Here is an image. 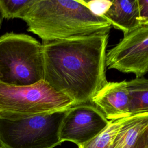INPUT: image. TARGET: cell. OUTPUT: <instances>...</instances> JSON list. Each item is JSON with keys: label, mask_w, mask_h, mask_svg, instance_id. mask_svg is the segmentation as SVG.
I'll list each match as a JSON object with an SVG mask.
<instances>
[{"label": "cell", "mask_w": 148, "mask_h": 148, "mask_svg": "<svg viewBox=\"0 0 148 148\" xmlns=\"http://www.w3.org/2000/svg\"><path fill=\"white\" fill-rule=\"evenodd\" d=\"M109 31L43 42V80L69 97L75 105L92 103L108 82L106 48Z\"/></svg>", "instance_id": "obj_1"}, {"label": "cell", "mask_w": 148, "mask_h": 148, "mask_svg": "<svg viewBox=\"0 0 148 148\" xmlns=\"http://www.w3.org/2000/svg\"><path fill=\"white\" fill-rule=\"evenodd\" d=\"M83 0H35L23 18L28 30L43 42L110 31L105 17L92 13Z\"/></svg>", "instance_id": "obj_2"}, {"label": "cell", "mask_w": 148, "mask_h": 148, "mask_svg": "<svg viewBox=\"0 0 148 148\" xmlns=\"http://www.w3.org/2000/svg\"><path fill=\"white\" fill-rule=\"evenodd\" d=\"M42 44L25 34L7 33L0 37V83L25 86L43 80Z\"/></svg>", "instance_id": "obj_3"}, {"label": "cell", "mask_w": 148, "mask_h": 148, "mask_svg": "<svg viewBox=\"0 0 148 148\" xmlns=\"http://www.w3.org/2000/svg\"><path fill=\"white\" fill-rule=\"evenodd\" d=\"M67 110L27 117H0V146L54 148L60 145V128Z\"/></svg>", "instance_id": "obj_4"}, {"label": "cell", "mask_w": 148, "mask_h": 148, "mask_svg": "<svg viewBox=\"0 0 148 148\" xmlns=\"http://www.w3.org/2000/svg\"><path fill=\"white\" fill-rule=\"evenodd\" d=\"M73 102L45 80L25 86L0 83V117L31 116L67 110Z\"/></svg>", "instance_id": "obj_5"}, {"label": "cell", "mask_w": 148, "mask_h": 148, "mask_svg": "<svg viewBox=\"0 0 148 148\" xmlns=\"http://www.w3.org/2000/svg\"><path fill=\"white\" fill-rule=\"evenodd\" d=\"M106 65L109 69L133 73L136 77L148 73V24L124 35L106 52Z\"/></svg>", "instance_id": "obj_6"}, {"label": "cell", "mask_w": 148, "mask_h": 148, "mask_svg": "<svg viewBox=\"0 0 148 148\" xmlns=\"http://www.w3.org/2000/svg\"><path fill=\"white\" fill-rule=\"evenodd\" d=\"M109 123L92 103L74 105L67 110L63 119L60 140L62 142L68 141L81 146L99 134Z\"/></svg>", "instance_id": "obj_7"}, {"label": "cell", "mask_w": 148, "mask_h": 148, "mask_svg": "<svg viewBox=\"0 0 148 148\" xmlns=\"http://www.w3.org/2000/svg\"><path fill=\"white\" fill-rule=\"evenodd\" d=\"M92 103L109 121L131 116L127 81L108 82L94 96Z\"/></svg>", "instance_id": "obj_8"}, {"label": "cell", "mask_w": 148, "mask_h": 148, "mask_svg": "<svg viewBox=\"0 0 148 148\" xmlns=\"http://www.w3.org/2000/svg\"><path fill=\"white\" fill-rule=\"evenodd\" d=\"M115 28L127 34L140 26L138 0H114L104 15Z\"/></svg>", "instance_id": "obj_9"}, {"label": "cell", "mask_w": 148, "mask_h": 148, "mask_svg": "<svg viewBox=\"0 0 148 148\" xmlns=\"http://www.w3.org/2000/svg\"><path fill=\"white\" fill-rule=\"evenodd\" d=\"M148 126V113L124 119L112 143L114 148H131Z\"/></svg>", "instance_id": "obj_10"}, {"label": "cell", "mask_w": 148, "mask_h": 148, "mask_svg": "<svg viewBox=\"0 0 148 148\" xmlns=\"http://www.w3.org/2000/svg\"><path fill=\"white\" fill-rule=\"evenodd\" d=\"M131 116L148 113V78L135 77L127 81Z\"/></svg>", "instance_id": "obj_11"}, {"label": "cell", "mask_w": 148, "mask_h": 148, "mask_svg": "<svg viewBox=\"0 0 148 148\" xmlns=\"http://www.w3.org/2000/svg\"><path fill=\"white\" fill-rule=\"evenodd\" d=\"M124 119L110 121L108 126L99 134L88 142L78 146L79 148H109Z\"/></svg>", "instance_id": "obj_12"}, {"label": "cell", "mask_w": 148, "mask_h": 148, "mask_svg": "<svg viewBox=\"0 0 148 148\" xmlns=\"http://www.w3.org/2000/svg\"><path fill=\"white\" fill-rule=\"evenodd\" d=\"M35 0H0V14L2 18L23 19L30 6Z\"/></svg>", "instance_id": "obj_13"}, {"label": "cell", "mask_w": 148, "mask_h": 148, "mask_svg": "<svg viewBox=\"0 0 148 148\" xmlns=\"http://www.w3.org/2000/svg\"><path fill=\"white\" fill-rule=\"evenodd\" d=\"M112 1L109 0H92L86 1V6L89 10L99 17H103L110 8Z\"/></svg>", "instance_id": "obj_14"}, {"label": "cell", "mask_w": 148, "mask_h": 148, "mask_svg": "<svg viewBox=\"0 0 148 148\" xmlns=\"http://www.w3.org/2000/svg\"><path fill=\"white\" fill-rule=\"evenodd\" d=\"M138 6L141 24H148V1L138 0Z\"/></svg>", "instance_id": "obj_15"}, {"label": "cell", "mask_w": 148, "mask_h": 148, "mask_svg": "<svg viewBox=\"0 0 148 148\" xmlns=\"http://www.w3.org/2000/svg\"><path fill=\"white\" fill-rule=\"evenodd\" d=\"M131 148H148V146L145 143L142 134L137 139L134 145L131 147Z\"/></svg>", "instance_id": "obj_16"}, {"label": "cell", "mask_w": 148, "mask_h": 148, "mask_svg": "<svg viewBox=\"0 0 148 148\" xmlns=\"http://www.w3.org/2000/svg\"><path fill=\"white\" fill-rule=\"evenodd\" d=\"M142 135H143V136L144 138L146 145L148 146V126L145 129L144 132L142 133Z\"/></svg>", "instance_id": "obj_17"}, {"label": "cell", "mask_w": 148, "mask_h": 148, "mask_svg": "<svg viewBox=\"0 0 148 148\" xmlns=\"http://www.w3.org/2000/svg\"><path fill=\"white\" fill-rule=\"evenodd\" d=\"M2 18L1 16V14H0V28H1V24H2Z\"/></svg>", "instance_id": "obj_18"}, {"label": "cell", "mask_w": 148, "mask_h": 148, "mask_svg": "<svg viewBox=\"0 0 148 148\" xmlns=\"http://www.w3.org/2000/svg\"><path fill=\"white\" fill-rule=\"evenodd\" d=\"M109 148H114V146H113V145H111V146H110Z\"/></svg>", "instance_id": "obj_19"}, {"label": "cell", "mask_w": 148, "mask_h": 148, "mask_svg": "<svg viewBox=\"0 0 148 148\" xmlns=\"http://www.w3.org/2000/svg\"><path fill=\"white\" fill-rule=\"evenodd\" d=\"M0 148H1V146H0Z\"/></svg>", "instance_id": "obj_20"}]
</instances>
